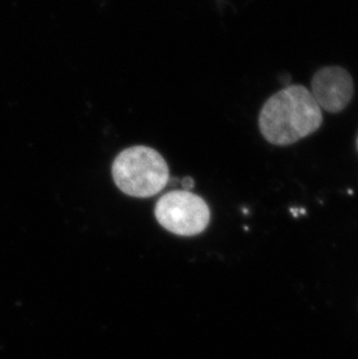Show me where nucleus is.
Masks as SVG:
<instances>
[{"mask_svg": "<svg viewBox=\"0 0 358 359\" xmlns=\"http://www.w3.org/2000/svg\"><path fill=\"white\" fill-rule=\"evenodd\" d=\"M155 217L166 231L194 236L206 229L211 213L203 198L183 190L164 194L156 203Z\"/></svg>", "mask_w": 358, "mask_h": 359, "instance_id": "7ed1b4c3", "label": "nucleus"}, {"mask_svg": "<svg viewBox=\"0 0 358 359\" xmlns=\"http://www.w3.org/2000/svg\"><path fill=\"white\" fill-rule=\"evenodd\" d=\"M311 86L312 95L319 107L328 113L342 112L355 92L352 75L338 65L320 69L313 76Z\"/></svg>", "mask_w": 358, "mask_h": 359, "instance_id": "20e7f679", "label": "nucleus"}, {"mask_svg": "<svg viewBox=\"0 0 358 359\" xmlns=\"http://www.w3.org/2000/svg\"><path fill=\"white\" fill-rule=\"evenodd\" d=\"M322 120L321 109L311 91L303 85H290L267 99L258 126L267 142L284 147L317 132Z\"/></svg>", "mask_w": 358, "mask_h": 359, "instance_id": "f257e3e1", "label": "nucleus"}, {"mask_svg": "<svg viewBox=\"0 0 358 359\" xmlns=\"http://www.w3.org/2000/svg\"><path fill=\"white\" fill-rule=\"evenodd\" d=\"M113 180L119 190L131 197L155 196L169 182V166L162 155L145 146L131 147L115 157Z\"/></svg>", "mask_w": 358, "mask_h": 359, "instance_id": "f03ea898", "label": "nucleus"}, {"mask_svg": "<svg viewBox=\"0 0 358 359\" xmlns=\"http://www.w3.org/2000/svg\"><path fill=\"white\" fill-rule=\"evenodd\" d=\"M193 185H194V182H193L192 178L191 177H187V178H184L182 180V187H184V191H191L193 189Z\"/></svg>", "mask_w": 358, "mask_h": 359, "instance_id": "39448f33", "label": "nucleus"}, {"mask_svg": "<svg viewBox=\"0 0 358 359\" xmlns=\"http://www.w3.org/2000/svg\"><path fill=\"white\" fill-rule=\"evenodd\" d=\"M357 149H358V139H357Z\"/></svg>", "mask_w": 358, "mask_h": 359, "instance_id": "423d86ee", "label": "nucleus"}]
</instances>
